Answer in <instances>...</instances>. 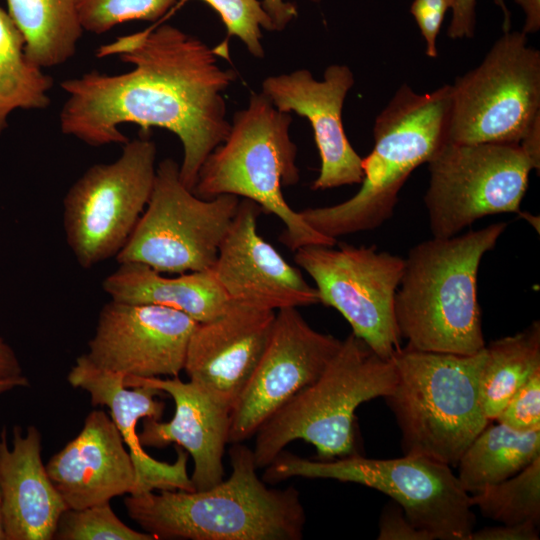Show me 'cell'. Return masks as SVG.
Instances as JSON below:
<instances>
[{"mask_svg":"<svg viewBox=\"0 0 540 540\" xmlns=\"http://www.w3.org/2000/svg\"><path fill=\"white\" fill-rule=\"evenodd\" d=\"M224 45L212 49L163 24L99 47L98 57L117 55L132 69L115 75L93 70L63 81L62 133L99 147L128 142L121 124H136L143 134L166 129L182 144L179 175L192 191L202 164L231 128L223 93L236 73L218 63L217 56L227 54Z\"/></svg>","mask_w":540,"mask_h":540,"instance_id":"obj_1","label":"cell"},{"mask_svg":"<svg viewBox=\"0 0 540 540\" xmlns=\"http://www.w3.org/2000/svg\"><path fill=\"white\" fill-rule=\"evenodd\" d=\"M229 455L226 480L204 490L127 495L128 516L155 539H302L306 515L296 488H269L243 442L232 444Z\"/></svg>","mask_w":540,"mask_h":540,"instance_id":"obj_2","label":"cell"},{"mask_svg":"<svg viewBox=\"0 0 540 540\" xmlns=\"http://www.w3.org/2000/svg\"><path fill=\"white\" fill-rule=\"evenodd\" d=\"M506 227L504 222L493 223L448 238L432 237L410 249L395 295L396 322L407 346L460 355L486 346L477 299L478 269Z\"/></svg>","mask_w":540,"mask_h":540,"instance_id":"obj_3","label":"cell"},{"mask_svg":"<svg viewBox=\"0 0 540 540\" xmlns=\"http://www.w3.org/2000/svg\"><path fill=\"white\" fill-rule=\"evenodd\" d=\"M450 111L451 85L420 94L403 84L375 119L374 147L363 158L359 191L335 205L306 208L303 219L336 240L381 226L393 215L410 174L447 142Z\"/></svg>","mask_w":540,"mask_h":540,"instance_id":"obj_4","label":"cell"},{"mask_svg":"<svg viewBox=\"0 0 540 540\" xmlns=\"http://www.w3.org/2000/svg\"><path fill=\"white\" fill-rule=\"evenodd\" d=\"M486 347L471 355L400 348L391 358L393 389L384 397L401 433L404 455L455 466L490 422L481 401Z\"/></svg>","mask_w":540,"mask_h":540,"instance_id":"obj_5","label":"cell"},{"mask_svg":"<svg viewBox=\"0 0 540 540\" xmlns=\"http://www.w3.org/2000/svg\"><path fill=\"white\" fill-rule=\"evenodd\" d=\"M291 122V113L278 110L262 92L252 94L247 107L234 114L226 139L202 164L192 192L203 199L230 194L254 201L281 220L279 240L293 251L334 246L336 239L313 229L283 196L282 187L300 178Z\"/></svg>","mask_w":540,"mask_h":540,"instance_id":"obj_6","label":"cell"},{"mask_svg":"<svg viewBox=\"0 0 540 540\" xmlns=\"http://www.w3.org/2000/svg\"><path fill=\"white\" fill-rule=\"evenodd\" d=\"M395 382L392 359L349 334L322 374L258 428L252 449L257 468L267 467L296 440L311 443L322 461L358 455L356 409L387 396Z\"/></svg>","mask_w":540,"mask_h":540,"instance_id":"obj_7","label":"cell"},{"mask_svg":"<svg viewBox=\"0 0 540 540\" xmlns=\"http://www.w3.org/2000/svg\"><path fill=\"white\" fill-rule=\"evenodd\" d=\"M291 477L333 479L376 489L399 504L433 540H470L475 529L470 494L451 466L428 457L371 459L358 454L313 461L283 450L265 467L262 479L275 484Z\"/></svg>","mask_w":540,"mask_h":540,"instance_id":"obj_8","label":"cell"},{"mask_svg":"<svg viewBox=\"0 0 540 540\" xmlns=\"http://www.w3.org/2000/svg\"><path fill=\"white\" fill-rule=\"evenodd\" d=\"M240 198L203 199L181 181L171 158L156 166L147 206L122 250L120 263H140L159 273L211 270Z\"/></svg>","mask_w":540,"mask_h":540,"instance_id":"obj_9","label":"cell"},{"mask_svg":"<svg viewBox=\"0 0 540 540\" xmlns=\"http://www.w3.org/2000/svg\"><path fill=\"white\" fill-rule=\"evenodd\" d=\"M155 143L147 134L123 144L110 163L90 166L63 200L66 242L89 269L116 257L144 212L156 174Z\"/></svg>","mask_w":540,"mask_h":540,"instance_id":"obj_10","label":"cell"},{"mask_svg":"<svg viewBox=\"0 0 540 540\" xmlns=\"http://www.w3.org/2000/svg\"><path fill=\"white\" fill-rule=\"evenodd\" d=\"M540 117V52L506 31L479 66L451 85L447 141L514 143Z\"/></svg>","mask_w":540,"mask_h":540,"instance_id":"obj_11","label":"cell"},{"mask_svg":"<svg viewBox=\"0 0 540 540\" xmlns=\"http://www.w3.org/2000/svg\"><path fill=\"white\" fill-rule=\"evenodd\" d=\"M424 196L432 237L459 234L476 220L521 214L534 164L514 143L445 142L428 162Z\"/></svg>","mask_w":540,"mask_h":540,"instance_id":"obj_12","label":"cell"},{"mask_svg":"<svg viewBox=\"0 0 540 540\" xmlns=\"http://www.w3.org/2000/svg\"><path fill=\"white\" fill-rule=\"evenodd\" d=\"M334 246L301 247L294 261L313 279L320 303L335 308L378 356L391 359L401 348L395 295L404 259L375 245Z\"/></svg>","mask_w":540,"mask_h":540,"instance_id":"obj_13","label":"cell"},{"mask_svg":"<svg viewBox=\"0 0 540 540\" xmlns=\"http://www.w3.org/2000/svg\"><path fill=\"white\" fill-rule=\"evenodd\" d=\"M313 329L296 307L276 311L266 349L229 414L228 443H242L299 391L313 383L341 346Z\"/></svg>","mask_w":540,"mask_h":540,"instance_id":"obj_14","label":"cell"},{"mask_svg":"<svg viewBox=\"0 0 540 540\" xmlns=\"http://www.w3.org/2000/svg\"><path fill=\"white\" fill-rule=\"evenodd\" d=\"M198 322L173 308L115 300L100 310L87 357L125 377H176Z\"/></svg>","mask_w":540,"mask_h":540,"instance_id":"obj_15","label":"cell"},{"mask_svg":"<svg viewBox=\"0 0 540 540\" xmlns=\"http://www.w3.org/2000/svg\"><path fill=\"white\" fill-rule=\"evenodd\" d=\"M261 207L242 198L211 269L232 303L277 311L320 303L315 287L259 235Z\"/></svg>","mask_w":540,"mask_h":540,"instance_id":"obj_16","label":"cell"},{"mask_svg":"<svg viewBox=\"0 0 540 540\" xmlns=\"http://www.w3.org/2000/svg\"><path fill=\"white\" fill-rule=\"evenodd\" d=\"M354 85L346 65L333 64L316 80L307 69L273 75L262 82L261 92L280 111L306 118L313 129L321 166L313 190L360 184L364 173L361 158L350 144L342 121L345 98Z\"/></svg>","mask_w":540,"mask_h":540,"instance_id":"obj_17","label":"cell"},{"mask_svg":"<svg viewBox=\"0 0 540 540\" xmlns=\"http://www.w3.org/2000/svg\"><path fill=\"white\" fill-rule=\"evenodd\" d=\"M276 311L232 303L194 329L184 371L189 381L231 411L272 334Z\"/></svg>","mask_w":540,"mask_h":540,"instance_id":"obj_18","label":"cell"},{"mask_svg":"<svg viewBox=\"0 0 540 540\" xmlns=\"http://www.w3.org/2000/svg\"><path fill=\"white\" fill-rule=\"evenodd\" d=\"M111 417L92 410L78 435L48 460L47 473L69 509L136 494V471Z\"/></svg>","mask_w":540,"mask_h":540,"instance_id":"obj_19","label":"cell"},{"mask_svg":"<svg viewBox=\"0 0 540 540\" xmlns=\"http://www.w3.org/2000/svg\"><path fill=\"white\" fill-rule=\"evenodd\" d=\"M67 380L72 387L86 391L94 407L109 409L134 463L137 485L134 495L156 490H195L187 472L188 453L183 448L177 446L176 461L167 463L152 458L140 443L138 421L160 420L164 412L160 390L145 385L127 387L124 376L96 366L85 353L76 359Z\"/></svg>","mask_w":540,"mask_h":540,"instance_id":"obj_20","label":"cell"},{"mask_svg":"<svg viewBox=\"0 0 540 540\" xmlns=\"http://www.w3.org/2000/svg\"><path fill=\"white\" fill-rule=\"evenodd\" d=\"M127 387L150 386L174 401L171 420L144 418L138 434L142 446L164 448L172 443L193 459L190 476L195 490L210 488L223 480V457L228 443L230 411L215 402L191 381L176 377H125Z\"/></svg>","mask_w":540,"mask_h":540,"instance_id":"obj_21","label":"cell"},{"mask_svg":"<svg viewBox=\"0 0 540 540\" xmlns=\"http://www.w3.org/2000/svg\"><path fill=\"white\" fill-rule=\"evenodd\" d=\"M41 433L34 425L0 432V494L7 540H52L67 509L41 458Z\"/></svg>","mask_w":540,"mask_h":540,"instance_id":"obj_22","label":"cell"},{"mask_svg":"<svg viewBox=\"0 0 540 540\" xmlns=\"http://www.w3.org/2000/svg\"><path fill=\"white\" fill-rule=\"evenodd\" d=\"M102 287L112 300L173 308L198 323L220 316L232 304L211 270L166 277L140 263H120Z\"/></svg>","mask_w":540,"mask_h":540,"instance_id":"obj_23","label":"cell"},{"mask_svg":"<svg viewBox=\"0 0 540 540\" xmlns=\"http://www.w3.org/2000/svg\"><path fill=\"white\" fill-rule=\"evenodd\" d=\"M495 422L485 426L456 464L469 494L514 476L540 457V430L518 431Z\"/></svg>","mask_w":540,"mask_h":540,"instance_id":"obj_24","label":"cell"},{"mask_svg":"<svg viewBox=\"0 0 540 540\" xmlns=\"http://www.w3.org/2000/svg\"><path fill=\"white\" fill-rule=\"evenodd\" d=\"M8 14L25 40V53L40 68L68 61L83 33L76 0H6Z\"/></svg>","mask_w":540,"mask_h":540,"instance_id":"obj_25","label":"cell"},{"mask_svg":"<svg viewBox=\"0 0 540 540\" xmlns=\"http://www.w3.org/2000/svg\"><path fill=\"white\" fill-rule=\"evenodd\" d=\"M481 377V401L486 418L494 421L513 394L540 373V322L486 345Z\"/></svg>","mask_w":540,"mask_h":540,"instance_id":"obj_26","label":"cell"},{"mask_svg":"<svg viewBox=\"0 0 540 540\" xmlns=\"http://www.w3.org/2000/svg\"><path fill=\"white\" fill-rule=\"evenodd\" d=\"M53 85V78L29 60L23 35L0 7V135L12 111L46 109Z\"/></svg>","mask_w":540,"mask_h":540,"instance_id":"obj_27","label":"cell"},{"mask_svg":"<svg viewBox=\"0 0 540 540\" xmlns=\"http://www.w3.org/2000/svg\"><path fill=\"white\" fill-rule=\"evenodd\" d=\"M472 507L501 524L540 522V457L523 470L470 496Z\"/></svg>","mask_w":540,"mask_h":540,"instance_id":"obj_28","label":"cell"},{"mask_svg":"<svg viewBox=\"0 0 540 540\" xmlns=\"http://www.w3.org/2000/svg\"><path fill=\"white\" fill-rule=\"evenodd\" d=\"M53 539L57 540H154L143 531L126 525L110 502L82 509L67 508L60 516Z\"/></svg>","mask_w":540,"mask_h":540,"instance_id":"obj_29","label":"cell"},{"mask_svg":"<svg viewBox=\"0 0 540 540\" xmlns=\"http://www.w3.org/2000/svg\"><path fill=\"white\" fill-rule=\"evenodd\" d=\"M177 0H76L83 31L102 34L114 26L135 20L155 21Z\"/></svg>","mask_w":540,"mask_h":540,"instance_id":"obj_30","label":"cell"},{"mask_svg":"<svg viewBox=\"0 0 540 540\" xmlns=\"http://www.w3.org/2000/svg\"><path fill=\"white\" fill-rule=\"evenodd\" d=\"M188 0H180L184 3ZM217 12L227 30V36L239 38L248 52L264 57L261 28L274 31V25L258 0H201Z\"/></svg>","mask_w":540,"mask_h":540,"instance_id":"obj_31","label":"cell"},{"mask_svg":"<svg viewBox=\"0 0 540 540\" xmlns=\"http://www.w3.org/2000/svg\"><path fill=\"white\" fill-rule=\"evenodd\" d=\"M494 421L518 431L540 430V373L513 394Z\"/></svg>","mask_w":540,"mask_h":540,"instance_id":"obj_32","label":"cell"},{"mask_svg":"<svg viewBox=\"0 0 540 540\" xmlns=\"http://www.w3.org/2000/svg\"><path fill=\"white\" fill-rule=\"evenodd\" d=\"M452 0H413L410 13L419 27L426 45V55H438L436 39Z\"/></svg>","mask_w":540,"mask_h":540,"instance_id":"obj_33","label":"cell"},{"mask_svg":"<svg viewBox=\"0 0 540 540\" xmlns=\"http://www.w3.org/2000/svg\"><path fill=\"white\" fill-rule=\"evenodd\" d=\"M378 540H433L426 531L415 526L402 507L392 501L383 507L379 519Z\"/></svg>","mask_w":540,"mask_h":540,"instance_id":"obj_34","label":"cell"},{"mask_svg":"<svg viewBox=\"0 0 540 540\" xmlns=\"http://www.w3.org/2000/svg\"><path fill=\"white\" fill-rule=\"evenodd\" d=\"M503 14V31H509L511 27V13L505 0H493ZM476 0H452V17L447 31L451 39L472 38L475 32Z\"/></svg>","mask_w":540,"mask_h":540,"instance_id":"obj_35","label":"cell"},{"mask_svg":"<svg viewBox=\"0 0 540 540\" xmlns=\"http://www.w3.org/2000/svg\"><path fill=\"white\" fill-rule=\"evenodd\" d=\"M539 525L533 522L501 524L475 530L470 540H538Z\"/></svg>","mask_w":540,"mask_h":540,"instance_id":"obj_36","label":"cell"},{"mask_svg":"<svg viewBox=\"0 0 540 540\" xmlns=\"http://www.w3.org/2000/svg\"><path fill=\"white\" fill-rule=\"evenodd\" d=\"M318 3L321 0H310ZM263 9L271 18L274 31H281L297 17V6L291 2H285L284 0H262Z\"/></svg>","mask_w":540,"mask_h":540,"instance_id":"obj_37","label":"cell"},{"mask_svg":"<svg viewBox=\"0 0 540 540\" xmlns=\"http://www.w3.org/2000/svg\"><path fill=\"white\" fill-rule=\"evenodd\" d=\"M20 361L13 348L0 337V379L23 376Z\"/></svg>","mask_w":540,"mask_h":540,"instance_id":"obj_38","label":"cell"},{"mask_svg":"<svg viewBox=\"0 0 540 540\" xmlns=\"http://www.w3.org/2000/svg\"><path fill=\"white\" fill-rule=\"evenodd\" d=\"M521 148L534 164V168L540 169V117L526 131L521 141Z\"/></svg>","mask_w":540,"mask_h":540,"instance_id":"obj_39","label":"cell"},{"mask_svg":"<svg viewBox=\"0 0 540 540\" xmlns=\"http://www.w3.org/2000/svg\"><path fill=\"white\" fill-rule=\"evenodd\" d=\"M525 14L522 32L536 33L540 29V0H515Z\"/></svg>","mask_w":540,"mask_h":540,"instance_id":"obj_40","label":"cell"},{"mask_svg":"<svg viewBox=\"0 0 540 540\" xmlns=\"http://www.w3.org/2000/svg\"><path fill=\"white\" fill-rule=\"evenodd\" d=\"M29 380L25 375L15 378L0 379V395L16 388L27 387Z\"/></svg>","mask_w":540,"mask_h":540,"instance_id":"obj_41","label":"cell"},{"mask_svg":"<svg viewBox=\"0 0 540 540\" xmlns=\"http://www.w3.org/2000/svg\"><path fill=\"white\" fill-rule=\"evenodd\" d=\"M0 540H7L5 526H4L3 511H2L1 494H0Z\"/></svg>","mask_w":540,"mask_h":540,"instance_id":"obj_42","label":"cell"}]
</instances>
